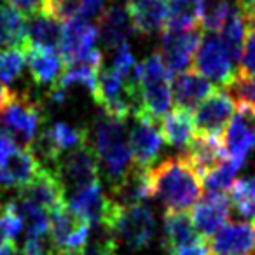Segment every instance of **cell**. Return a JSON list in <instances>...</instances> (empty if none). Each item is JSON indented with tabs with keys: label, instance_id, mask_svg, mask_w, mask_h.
I'll use <instances>...</instances> for the list:
<instances>
[{
	"label": "cell",
	"instance_id": "cell-1",
	"mask_svg": "<svg viewBox=\"0 0 255 255\" xmlns=\"http://www.w3.org/2000/svg\"><path fill=\"white\" fill-rule=\"evenodd\" d=\"M150 192L166 212H187L203 194V177L187 156L168 157L149 168Z\"/></svg>",
	"mask_w": 255,
	"mask_h": 255
},
{
	"label": "cell",
	"instance_id": "cell-2",
	"mask_svg": "<svg viewBox=\"0 0 255 255\" xmlns=\"http://www.w3.org/2000/svg\"><path fill=\"white\" fill-rule=\"evenodd\" d=\"M93 149L110 185L133 168V156L126 135V121L102 112L93 126Z\"/></svg>",
	"mask_w": 255,
	"mask_h": 255
},
{
	"label": "cell",
	"instance_id": "cell-3",
	"mask_svg": "<svg viewBox=\"0 0 255 255\" xmlns=\"http://www.w3.org/2000/svg\"><path fill=\"white\" fill-rule=\"evenodd\" d=\"M173 72L159 53H152L140 63V103L133 117L159 121L173 105Z\"/></svg>",
	"mask_w": 255,
	"mask_h": 255
},
{
	"label": "cell",
	"instance_id": "cell-4",
	"mask_svg": "<svg viewBox=\"0 0 255 255\" xmlns=\"http://www.w3.org/2000/svg\"><path fill=\"white\" fill-rule=\"evenodd\" d=\"M103 229L131 250H142L149 247L156 233V217L147 205L121 206L114 201L112 210L105 220Z\"/></svg>",
	"mask_w": 255,
	"mask_h": 255
},
{
	"label": "cell",
	"instance_id": "cell-5",
	"mask_svg": "<svg viewBox=\"0 0 255 255\" xmlns=\"http://www.w3.org/2000/svg\"><path fill=\"white\" fill-rule=\"evenodd\" d=\"M0 123L16 145L30 149L44 123L42 107L25 93L11 91L9 100L0 110Z\"/></svg>",
	"mask_w": 255,
	"mask_h": 255
},
{
	"label": "cell",
	"instance_id": "cell-6",
	"mask_svg": "<svg viewBox=\"0 0 255 255\" xmlns=\"http://www.w3.org/2000/svg\"><path fill=\"white\" fill-rule=\"evenodd\" d=\"M89 222L70 206H58L49 215V240L58 255H79L89 236Z\"/></svg>",
	"mask_w": 255,
	"mask_h": 255
},
{
	"label": "cell",
	"instance_id": "cell-7",
	"mask_svg": "<svg viewBox=\"0 0 255 255\" xmlns=\"http://www.w3.org/2000/svg\"><path fill=\"white\" fill-rule=\"evenodd\" d=\"M54 171L72 192L100 182V163L89 142L61 154L54 164Z\"/></svg>",
	"mask_w": 255,
	"mask_h": 255
},
{
	"label": "cell",
	"instance_id": "cell-8",
	"mask_svg": "<svg viewBox=\"0 0 255 255\" xmlns=\"http://www.w3.org/2000/svg\"><path fill=\"white\" fill-rule=\"evenodd\" d=\"M236 112V102L226 88H213V91L196 107L194 123L198 135L219 136L226 133Z\"/></svg>",
	"mask_w": 255,
	"mask_h": 255
},
{
	"label": "cell",
	"instance_id": "cell-9",
	"mask_svg": "<svg viewBox=\"0 0 255 255\" xmlns=\"http://www.w3.org/2000/svg\"><path fill=\"white\" fill-rule=\"evenodd\" d=\"M194 67L203 77L217 82L220 88H227L236 75V68L227 54L220 39L208 33L201 39L194 53Z\"/></svg>",
	"mask_w": 255,
	"mask_h": 255
},
{
	"label": "cell",
	"instance_id": "cell-10",
	"mask_svg": "<svg viewBox=\"0 0 255 255\" xmlns=\"http://www.w3.org/2000/svg\"><path fill=\"white\" fill-rule=\"evenodd\" d=\"M203 39L201 26L194 28H164L161 37V47L157 53L161 54L166 67L173 74L184 72L189 68L191 61L194 60V53Z\"/></svg>",
	"mask_w": 255,
	"mask_h": 255
},
{
	"label": "cell",
	"instance_id": "cell-11",
	"mask_svg": "<svg viewBox=\"0 0 255 255\" xmlns=\"http://www.w3.org/2000/svg\"><path fill=\"white\" fill-rule=\"evenodd\" d=\"M224 135L227 157L243 166L248 154L255 149V109L238 105V110L234 112Z\"/></svg>",
	"mask_w": 255,
	"mask_h": 255
},
{
	"label": "cell",
	"instance_id": "cell-12",
	"mask_svg": "<svg viewBox=\"0 0 255 255\" xmlns=\"http://www.w3.org/2000/svg\"><path fill=\"white\" fill-rule=\"evenodd\" d=\"M128 143L131 149L133 163L138 166L149 168L163 149V135H161L159 121L135 117L131 131L128 135Z\"/></svg>",
	"mask_w": 255,
	"mask_h": 255
},
{
	"label": "cell",
	"instance_id": "cell-13",
	"mask_svg": "<svg viewBox=\"0 0 255 255\" xmlns=\"http://www.w3.org/2000/svg\"><path fill=\"white\" fill-rule=\"evenodd\" d=\"M42 164L30 149L14 147L0 159V187L23 189L35 180Z\"/></svg>",
	"mask_w": 255,
	"mask_h": 255
},
{
	"label": "cell",
	"instance_id": "cell-14",
	"mask_svg": "<svg viewBox=\"0 0 255 255\" xmlns=\"http://www.w3.org/2000/svg\"><path fill=\"white\" fill-rule=\"evenodd\" d=\"M212 255H255V224L227 220L210 238Z\"/></svg>",
	"mask_w": 255,
	"mask_h": 255
},
{
	"label": "cell",
	"instance_id": "cell-15",
	"mask_svg": "<svg viewBox=\"0 0 255 255\" xmlns=\"http://www.w3.org/2000/svg\"><path fill=\"white\" fill-rule=\"evenodd\" d=\"M231 217V199L229 194H210L199 198L192 206L191 219L199 236L210 238L229 220Z\"/></svg>",
	"mask_w": 255,
	"mask_h": 255
},
{
	"label": "cell",
	"instance_id": "cell-16",
	"mask_svg": "<svg viewBox=\"0 0 255 255\" xmlns=\"http://www.w3.org/2000/svg\"><path fill=\"white\" fill-rule=\"evenodd\" d=\"M65 191L67 189L56 171L42 166L32 184L19 189V198L51 213L58 206L65 205Z\"/></svg>",
	"mask_w": 255,
	"mask_h": 255
},
{
	"label": "cell",
	"instance_id": "cell-17",
	"mask_svg": "<svg viewBox=\"0 0 255 255\" xmlns=\"http://www.w3.org/2000/svg\"><path fill=\"white\" fill-rule=\"evenodd\" d=\"M98 42V28L95 23H91L84 16L70 19L63 26V37L60 44V54L63 58L65 65L77 60L79 56L86 54L88 51L95 49V44Z\"/></svg>",
	"mask_w": 255,
	"mask_h": 255
},
{
	"label": "cell",
	"instance_id": "cell-18",
	"mask_svg": "<svg viewBox=\"0 0 255 255\" xmlns=\"http://www.w3.org/2000/svg\"><path fill=\"white\" fill-rule=\"evenodd\" d=\"M98 40L107 49H117L121 44L128 42V39L135 33L131 14L126 5H110L103 9L98 16Z\"/></svg>",
	"mask_w": 255,
	"mask_h": 255
},
{
	"label": "cell",
	"instance_id": "cell-19",
	"mask_svg": "<svg viewBox=\"0 0 255 255\" xmlns=\"http://www.w3.org/2000/svg\"><path fill=\"white\" fill-rule=\"evenodd\" d=\"M114 201L110 196L105 194L102 189V184L96 182L84 189L72 192L70 206L77 215H81L84 220H88L89 226H105V220L112 210Z\"/></svg>",
	"mask_w": 255,
	"mask_h": 255
},
{
	"label": "cell",
	"instance_id": "cell-20",
	"mask_svg": "<svg viewBox=\"0 0 255 255\" xmlns=\"http://www.w3.org/2000/svg\"><path fill=\"white\" fill-rule=\"evenodd\" d=\"M152 196L150 192V180H149V168L133 164V168L110 185V199L121 206H133L142 205L145 199Z\"/></svg>",
	"mask_w": 255,
	"mask_h": 255
},
{
	"label": "cell",
	"instance_id": "cell-21",
	"mask_svg": "<svg viewBox=\"0 0 255 255\" xmlns=\"http://www.w3.org/2000/svg\"><path fill=\"white\" fill-rule=\"evenodd\" d=\"M171 91L178 109L192 110L213 91V86L198 70H184L171 81Z\"/></svg>",
	"mask_w": 255,
	"mask_h": 255
},
{
	"label": "cell",
	"instance_id": "cell-22",
	"mask_svg": "<svg viewBox=\"0 0 255 255\" xmlns=\"http://www.w3.org/2000/svg\"><path fill=\"white\" fill-rule=\"evenodd\" d=\"M30 75L37 86H54L65 68L60 51L30 46L25 51Z\"/></svg>",
	"mask_w": 255,
	"mask_h": 255
},
{
	"label": "cell",
	"instance_id": "cell-23",
	"mask_svg": "<svg viewBox=\"0 0 255 255\" xmlns=\"http://www.w3.org/2000/svg\"><path fill=\"white\" fill-rule=\"evenodd\" d=\"M126 7L131 14L135 33L150 37L157 32H163L166 26L168 0H138Z\"/></svg>",
	"mask_w": 255,
	"mask_h": 255
},
{
	"label": "cell",
	"instance_id": "cell-24",
	"mask_svg": "<svg viewBox=\"0 0 255 255\" xmlns=\"http://www.w3.org/2000/svg\"><path fill=\"white\" fill-rule=\"evenodd\" d=\"M159 128L164 143L175 147V149H187V145L198 135L192 112L185 109H178V107L161 117Z\"/></svg>",
	"mask_w": 255,
	"mask_h": 255
},
{
	"label": "cell",
	"instance_id": "cell-25",
	"mask_svg": "<svg viewBox=\"0 0 255 255\" xmlns=\"http://www.w3.org/2000/svg\"><path fill=\"white\" fill-rule=\"evenodd\" d=\"M185 156L203 177L205 173H208L213 168L219 166L227 157L224 138L196 135L194 140L187 145V154Z\"/></svg>",
	"mask_w": 255,
	"mask_h": 255
},
{
	"label": "cell",
	"instance_id": "cell-26",
	"mask_svg": "<svg viewBox=\"0 0 255 255\" xmlns=\"http://www.w3.org/2000/svg\"><path fill=\"white\" fill-rule=\"evenodd\" d=\"M28 47V26L25 16L19 14L11 5L0 4V51H26Z\"/></svg>",
	"mask_w": 255,
	"mask_h": 255
},
{
	"label": "cell",
	"instance_id": "cell-27",
	"mask_svg": "<svg viewBox=\"0 0 255 255\" xmlns=\"http://www.w3.org/2000/svg\"><path fill=\"white\" fill-rule=\"evenodd\" d=\"M28 26V42L30 46L42 47V49H60L61 37H63V25L54 19L53 16L40 11L39 14L32 16Z\"/></svg>",
	"mask_w": 255,
	"mask_h": 255
},
{
	"label": "cell",
	"instance_id": "cell-28",
	"mask_svg": "<svg viewBox=\"0 0 255 255\" xmlns=\"http://www.w3.org/2000/svg\"><path fill=\"white\" fill-rule=\"evenodd\" d=\"M164 250L182 247L191 241L198 240L199 234L196 231L192 219L187 212H166L164 213V231H163ZM203 238V236H201Z\"/></svg>",
	"mask_w": 255,
	"mask_h": 255
},
{
	"label": "cell",
	"instance_id": "cell-29",
	"mask_svg": "<svg viewBox=\"0 0 255 255\" xmlns=\"http://www.w3.org/2000/svg\"><path fill=\"white\" fill-rule=\"evenodd\" d=\"M220 42L226 47L227 54H229L231 61L234 65L240 63L241 51H243L245 42V16L238 7H231V12L227 19L224 21L222 28H220Z\"/></svg>",
	"mask_w": 255,
	"mask_h": 255
},
{
	"label": "cell",
	"instance_id": "cell-30",
	"mask_svg": "<svg viewBox=\"0 0 255 255\" xmlns=\"http://www.w3.org/2000/svg\"><path fill=\"white\" fill-rule=\"evenodd\" d=\"M231 205L247 222L255 224V175L240 178L229 191Z\"/></svg>",
	"mask_w": 255,
	"mask_h": 255
},
{
	"label": "cell",
	"instance_id": "cell-31",
	"mask_svg": "<svg viewBox=\"0 0 255 255\" xmlns=\"http://www.w3.org/2000/svg\"><path fill=\"white\" fill-rule=\"evenodd\" d=\"M199 23V0H168L164 28H194Z\"/></svg>",
	"mask_w": 255,
	"mask_h": 255
},
{
	"label": "cell",
	"instance_id": "cell-32",
	"mask_svg": "<svg viewBox=\"0 0 255 255\" xmlns=\"http://www.w3.org/2000/svg\"><path fill=\"white\" fill-rule=\"evenodd\" d=\"M240 164L226 157L219 166L203 175V187L210 194H229L231 187L236 182V173L240 171Z\"/></svg>",
	"mask_w": 255,
	"mask_h": 255
},
{
	"label": "cell",
	"instance_id": "cell-33",
	"mask_svg": "<svg viewBox=\"0 0 255 255\" xmlns=\"http://www.w3.org/2000/svg\"><path fill=\"white\" fill-rule=\"evenodd\" d=\"M46 129L60 154H65L68 150L75 149V147L82 145V143L89 142V136L86 129L70 126V124L63 123V121H58V123H54L53 126L46 128Z\"/></svg>",
	"mask_w": 255,
	"mask_h": 255
},
{
	"label": "cell",
	"instance_id": "cell-34",
	"mask_svg": "<svg viewBox=\"0 0 255 255\" xmlns=\"http://www.w3.org/2000/svg\"><path fill=\"white\" fill-rule=\"evenodd\" d=\"M231 0H199V23L201 28L213 33L222 28L231 12Z\"/></svg>",
	"mask_w": 255,
	"mask_h": 255
},
{
	"label": "cell",
	"instance_id": "cell-35",
	"mask_svg": "<svg viewBox=\"0 0 255 255\" xmlns=\"http://www.w3.org/2000/svg\"><path fill=\"white\" fill-rule=\"evenodd\" d=\"M25 65H26L25 51L21 49L0 51V82L2 84L14 82L23 74Z\"/></svg>",
	"mask_w": 255,
	"mask_h": 255
},
{
	"label": "cell",
	"instance_id": "cell-36",
	"mask_svg": "<svg viewBox=\"0 0 255 255\" xmlns=\"http://www.w3.org/2000/svg\"><path fill=\"white\" fill-rule=\"evenodd\" d=\"M238 72L243 75L255 74V14L245 16V42Z\"/></svg>",
	"mask_w": 255,
	"mask_h": 255
},
{
	"label": "cell",
	"instance_id": "cell-37",
	"mask_svg": "<svg viewBox=\"0 0 255 255\" xmlns=\"http://www.w3.org/2000/svg\"><path fill=\"white\" fill-rule=\"evenodd\" d=\"M23 222L9 205H4L0 210V247L7 243H14L16 236L21 233Z\"/></svg>",
	"mask_w": 255,
	"mask_h": 255
},
{
	"label": "cell",
	"instance_id": "cell-38",
	"mask_svg": "<svg viewBox=\"0 0 255 255\" xmlns=\"http://www.w3.org/2000/svg\"><path fill=\"white\" fill-rule=\"evenodd\" d=\"M166 254L168 255H212V250H210V241L206 238L199 236L198 240L191 241V243L171 248Z\"/></svg>",
	"mask_w": 255,
	"mask_h": 255
},
{
	"label": "cell",
	"instance_id": "cell-39",
	"mask_svg": "<svg viewBox=\"0 0 255 255\" xmlns=\"http://www.w3.org/2000/svg\"><path fill=\"white\" fill-rule=\"evenodd\" d=\"M44 2L46 0H7V5L19 12L23 16H35L44 9Z\"/></svg>",
	"mask_w": 255,
	"mask_h": 255
},
{
	"label": "cell",
	"instance_id": "cell-40",
	"mask_svg": "<svg viewBox=\"0 0 255 255\" xmlns=\"http://www.w3.org/2000/svg\"><path fill=\"white\" fill-rule=\"evenodd\" d=\"M79 255H117V243L112 238H109L105 241L84 247V250Z\"/></svg>",
	"mask_w": 255,
	"mask_h": 255
},
{
	"label": "cell",
	"instance_id": "cell-41",
	"mask_svg": "<svg viewBox=\"0 0 255 255\" xmlns=\"http://www.w3.org/2000/svg\"><path fill=\"white\" fill-rule=\"evenodd\" d=\"M107 0H82V11L81 16L84 18H93V16H100L102 11L105 9Z\"/></svg>",
	"mask_w": 255,
	"mask_h": 255
},
{
	"label": "cell",
	"instance_id": "cell-42",
	"mask_svg": "<svg viewBox=\"0 0 255 255\" xmlns=\"http://www.w3.org/2000/svg\"><path fill=\"white\" fill-rule=\"evenodd\" d=\"M0 255H18V248L14 243H7L0 247Z\"/></svg>",
	"mask_w": 255,
	"mask_h": 255
},
{
	"label": "cell",
	"instance_id": "cell-43",
	"mask_svg": "<svg viewBox=\"0 0 255 255\" xmlns=\"http://www.w3.org/2000/svg\"><path fill=\"white\" fill-rule=\"evenodd\" d=\"M126 2V5H131V4H135V2H138V0H124Z\"/></svg>",
	"mask_w": 255,
	"mask_h": 255
},
{
	"label": "cell",
	"instance_id": "cell-44",
	"mask_svg": "<svg viewBox=\"0 0 255 255\" xmlns=\"http://www.w3.org/2000/svg\"><path fill=\"white\" fill-rule=\"evenodd\" d=\"M4 208V205H2V198H0V210Z\"/></svg>",
	"mask_w": 255,
	"mask_h": 255
}]
</instances>
